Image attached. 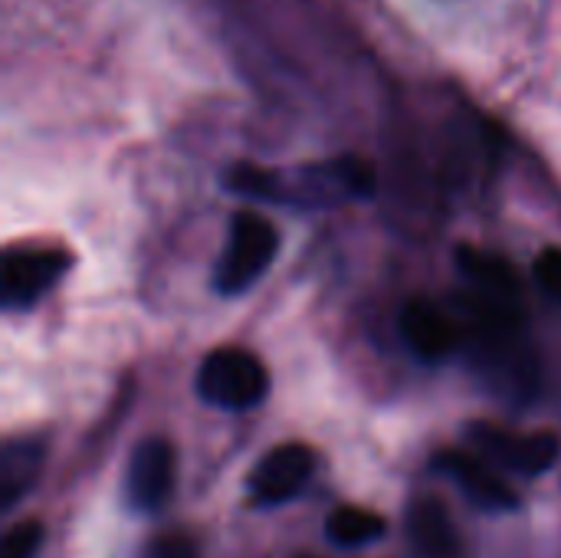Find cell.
Wrapping results in <instances>:
<instances>
[{
  "mask_svg": "<svg viewBox=\"0 0 561 558\" xmlns=\"http://www.w3.org/2000/svg\"><path fill=\"white\" fill-rule=\"evenodd\" d=\"M470 358L477 375L503 398L529 401L539 388V362L523 335V312L470 296Z\"/></svg>",
  "mask_w": 561,
  "mask_h": 558,
  "instance_id": "6da1fadb",
  "label": "cell"
},
{
  "mask_svg": "<svg viewBox=\"0 0 561 558\" xmlns=\"http://www.w3.org/2000/svg\"><path fill=\"white\" fill-rule=\"evenodd\" d=\"M270 391L266 365L237 345L214 349L197 372V395L220 411H250Z\"/></svg>",
  "mask_w": 561,
  "mask_h": 558,
  "instance_id": "7a4b0ae2",
  "label": "cell"
},
{
  "mask_svg": "<svg viewBox=\"0 0 561 558\" xmlns=\"http://www.w3.org/2000/svg\"><path fill=\"white\" fill-rule=\"evenodd\" d=\"M279 250V234L273 227V220H266L263 214L243 210L230 220V234H227V247L220 253L217 273H214V286L224 296H240L247 293L273 263Z\"/></svg>",
  "mask_w": 561,
  "mask_h": 558,
  "instance_id": "3957f363",
  "label": "cell"
},
{
  "mask_svg": "<svg viewBox=\"0 0 561 558\" xmlns=\"http://www.w3.org/2000/svg\"><path fill=\"white\" fill-rule=\"evenodd\" d=\"M467 444L490 464L519 474V477H542L559 460L561 441L552 431H533V434H513L490 421L467 424Z\"/></svg>",
  "mask_w": 561,
  "mask_h": 558,
  "instance_id": "277c9868",
  "label": "cell"
},
{
  "mask_svg": "<svg viewBox=\"0 0 561 558\" xmlns=\"http://www.w3.org/2000/svg\"><path fill=\"white\" fill-rule=\"evenodd\" d=\"M174 477H178V454L171 441L164 437H145L125 470V497L135 513H158L171 493H174Z\"/></svg>",
  "mask_w": 561,
  "mask_h": 558,
  "instance_id": "5b68a950",
  "label": "cell"
},
{
  "mask_svg": "<svg viewBox=\"0 0 561 558\" xmlns=\"http://www.w3.org/2000/svg\"><path fill=\"white\" fill-rule=\"evenodd\" d=\"M316 474V454L306 444H279L263 454L247 480L256 506H283L296 500Z\"/></svg>",
  "mask_w": 561,
  "mask_h": 558,
  "instance_id": "8992f818",
  "label": "cell"
},
{
  "mask_svg": "<svg viewBox=\"0 0 561 558\" xmlns=\"http://www.w3.org/2000/svg\"><path fill=\"white\" fill-rule=\"evenodd\" d=\"M69 270V257L56 247H20L3 257L0 293L7 309H26Z\"/></svg>",
  "mask_w": 561,
  "mask_h": 558,
  "instance_id": "52a82bcc",
  "label": "cell"
},
{
  "mask_svg": "<svg viewBox=\"0 0 561 558\" xmlns=\"http://www.w3.org/2000/svg\"><path fill=\"white\" fill-rule=\"evenodd\" d=\"M434 470L440 477L454 480L463 490V497L473 506L486 510V513H513V510H519L516 490L477 451H440L434 457Z\"/></svg>",
  "mask_w": 561,
  "mask_h": 558,
  "instance_id": "ba28073f",
  "label": "cell"
},
{
  "mask_svg": "<svg viewBox=\"0 0 561 558\" xmlns=\"http://www.w3.org/2000/svg\"><path fill=\"white\" fill-rule=\"evenodd\" d=\"M401 335L421 362H444L463 345V329L434 299H411L401 309Z\"/></svg>",
  "mask_w": 561,
  "mask_h": 558,
  "instance_id": "9c48e42d",
  "label": "cell"
},
{
  "mask_svg": "<svg viewBox=\"0 0 561 558\" xmlns=\"http://www.w3.org/2000/svg\"><path fill=\"white\" fill-rule=\"evenodd\" d=\"M457 263H460L463 276L470 280L477 299L523 312V283L503 257H496L490 250H477V247H460Z\"/></svg>",
  "mask_w": 561,
  "mask_h": 558,
  "instance_id": "30bf717a",
  "label": "cell"
},
{
  "mask_svg": "<svg viewBox=\"0 0 561 558\" xmlns=\"http://www.w3.org/2000/svg\"><path fill=\"white\" fill-rule=\"evenodd\" d=\"M408 539L421 558H457L460 536L437 497H421L408 510Z\"/></svg>",
  "mask_w": 561,
  "mask_h": 558,
  "instance_id": "8fae6325",
  "label": "cell"
},
{
  "mask_svg": "<svg viewBox=\"0 0 561 558\" xmlns=\"http://www.w3.org/2000/svg\"><path fill=\"white\" fill-rule=\"evenodd\" d=\"M43 457H46L43 441L20 437V441L3 444L0 451V506L3 510H13L33 490L43 470Z\"/></svg>",
  "mask_w": 561,
  "mask_h": 558,
  "instance_id": "7c38bea8",
  "label": "cell"
},
{
  "mask_svg": "<svg viewBox=\"0 0 561 558\" xmlns=\"http://www.w3.org/2000/svg\"><path fill=\"white\" fill-rule=\"evenodd\" d=\"M388 533V523L381 513L375 510H365V506H339L329 513L325 520V536L332 546H342V549H362V546H371L378 543L381 536Z\"/></svg>",
  "mask_w": 561,
  "mask_h": 558,
  "instance_id": "4fadbf2b",
  "label": "cell"
},
{
  "mask_svg": "<svg viewBox=\"0 0 561 558\" xmlns=\"http://www.w3.org/2000/svg\"><path fill=\"white\" fill-rule=\"evenodd\" d=\"M46 539V526L39 520H23L3 536V553L0 558H36L39 546Z\"/></svg>",
  "mask_w": 561,
  "mask_h": 558,
  "instance_id": "5bb4252c",
  "label": "cell"
},
{
  "mask_svg": "<svg viewBox=\"0 0 561 558\" xmlns=\"http://www.w3.org/2000/svg\"><path fill=\"white\" fill-rule=\"evenodd\" d=\"M138 558H201V549H197V543H194L187 533H181V529H164V533L151 536V539L141 546Z\"/></svg>",
  "mask_w": 561,
  "mask_h": 558,
  "instance_id": "9a60e30c",
  "label": "cell"
},
{
  "mask_svg": "<svg viewBox=\"0 0 561 558\" xmlns=\"http://www.w3.org/2000/svg\"><path fill=\"white\" fill-rule=\"evenodd\" d=\"M533 280L536 286L549 296L561 303V247H549L536 257L533 263Z\"/></svg>",
  "mask_w": 561,
  "mask_h": 558,
  "instance_id": "2e32d148",
  "label": "cell"
},
{
  "mask_svg": "<svg viewBox=\"0 0 561 558\" xmlns=\"http://www.w3.org/2000/svg\"><path fill=\"white\" fill-rule=\"evenodd\" d=\"M296 558H316V556H296Z\"/></svg>",
  "mask_w": 561,
  "mask_h": 558,
  "instance_id": "e0dca14e",
  "label": "cell"
}]
</instances>
